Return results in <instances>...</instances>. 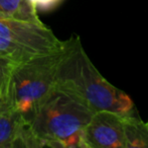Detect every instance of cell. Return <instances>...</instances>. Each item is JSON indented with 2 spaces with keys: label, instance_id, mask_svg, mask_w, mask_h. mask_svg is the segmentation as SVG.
Masks as SVG:
<instances>
[{
  "label": "cell",
  "instance_id": "cell-1",
  "mask_svg": "<svg viewBox=\"0 0 148 148\" xmlns=\"http://www.w3.org/2000/svg\"><path fill=\"white\" fill-rule=\"evenodd\" d=\"M56 88L78 101L93 113L120 115L137 113L126 92L114 86L96 68L78 35L64 40V50L56 73Z\"/></svg>",
  "mask_w": 148,
  "mask_h": 148
},
{
  "label": "cell",
  "instance_id": "cell-2",
  "mask_svg": "<svg viewBox=\"0 0 148 148\" xmlns=\"http://www.w3.org/2000/svg\"><path fill=\"white\" fill-rule=\"evenodd\" d=\"M94 113L56 88L29 123L43 147L84 148L83 136Z\"/></svg>",
  "mask_w": 148,
  "mask_h": 148
},
{
  "label": "cell",
  "instance_id": "cell-3",
  "mask_svg": "<svg viewBox=\"0 0 148 148\" xmlns=\"http://www.w3.org/2000/svg\"><path fill=\"white\" fill-rule=\"evenodd\" d=\"M62 49L34 57L14 68L4 97L6 105L25 123H30L56 89V73L62 57Z\"/></svg>",
  "mask_w": 148,
  "mask_h": 148
},
{
  "label": "cell",
  "instance_id": "cell-4",
  "mask_svg": "<svg viewBox=\"0 0 148 148\" xmlns=\"http://www.w3.org/2000/svg\"><path fill=\"white\" fill-rule=\"evenodd\" d=\"M64 43L45 24L21 22L0 13V53L16 65L58 51Z\"/></svg>",
  "mask_w": 148,
  "mask_h": 148
},
{
  "label": "cell",
  "instance_id": "cell-5",
  "mask_svg": "<svg viewBox=\"0 0 148 148\" xmlns=\"http://www.w3.org/2000/svg\"><path fill=\"white\" fill-rule=\"evenodd\" d=\"M123 116L117 113H94L84 131V148H126Z\"/></svg>",
  "mask_w": 148,
  "mask_h": 148
},
{
  "label": "cell",
  "instance_id": "cell-6",
  "mask_svg": "<svg viewBox=\"0 0 148 148\" xmlns=\"http://www.w3.org/2000/svg\"><path fill=\"white\" fill-rule=\"evenodd\" d=\"M126 148H148V129L138 113L123 116Z\"/></svg>",
  "mask_w": 148,
  "mask_h": 148
},
{
  "label": "cell",
  "instance_id": "cell-7",
  "mask_svg": "<svg viewBox=\"0 0 148 148\" xmlns=\"http://www.w3.org/2000/svg\"><path fill=\"white\" fill-rule=\"evenodd\" d=\"M24 121L15 111L2 101L0 107V148H12Z\"/></svg>",
  "mask_w": 148,
  "mask_h": 148
},
{
  "label": "cell",
  "instance_id": "cell-8",
  "mask_svg": "<svg viewBox=\"0 0 148 148\" xmlns=\"http://www.w3.org/2000/svg\"><path fill=\"white\" fill-rule=\"evenodd\" d=\"M0 13L13 19L43 24L36 8L28 0H0Z\"/></svg>",
  "mask_w": 148,
  "mask_h": 148
},
{
  "label": "cell",
  "instance_id": "cell-9",
  "mask_svg": "<svg viewBox=\"0 0 148 148\" xmlns=\"http://www.w3.org/2000/svg\"><path fill=\"white\" fill-rule=\"evenodd\" d=\"M16 66L17 65L14 62L0 53V92L3 99L6 95L10 77Z\"/></svg>",
  "mask_w": 148,
  "mask_h": 148
},
{
  "label": "cell",
  "instance_id": "cell-10",
  "mask_svg": "<svg viewBox=\"0 0 148 148\" xmlns=\"http://www.w3.org/2000/svg\"><path fill=\"white\" fill-rule=\"evenodd\" d=\"M35 8L36 10H40L43 12L51 11V10L56 9L60 4L64 0H28Z\"/></svg>",
  "mask_w": 148,
  "mask_h": 148
},
{
  "label": "cell",
  "instance_id": "cell-11",
  "mask_svg": "<svg viewBox=\"0 0 148 148\" xmlns=\"http://www.w3.org/2000/svg\"><path fill=\"white\" fill-rule=\"evenodd\" d=\"M2 101H3V97H2V94H1V92H0V107H1Z\"/></svg>",
  "mask_w": 148,
  "mask_h": 148
},
{
  "label": "cell",
  "instance_id": "cell-12",
  "mask_svg": "<svg viewBox=\"0 0 148 148\" xmlns=\"http://www.w3.org/2000/svg\"><path fill=\"white\" fill-rule=\"evenodd\" d=\"M146 126H147V129H148V122L146 123Z\"/></svg>",
  "mask_w": 148,
  "mask_h": 148
}]
</instances>
